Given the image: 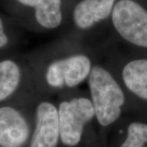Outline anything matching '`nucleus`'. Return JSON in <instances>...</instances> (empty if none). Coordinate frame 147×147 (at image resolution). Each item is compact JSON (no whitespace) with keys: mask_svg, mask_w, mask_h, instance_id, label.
<instances>
[{"mask_svg":"<svg viewBox=\"0 0 147 147\" xmlns=\"http://www.w3.org/2000/svg\"><path fill=\"white\" fill-rule=\"evenodd\" d=\"M87 84L96 122L100 127L114 126L126 115V95L115 74L103 61L100 52Z\"/></svg>","mask_w":147,"mask_h":147,"instance_id":"obj_3","label":"nucleus"},{"mask_svg":"<svg viewBox=\"0 0 147 147\" xmlns=\"http://www.w3.org/2000/svg\"><path fill=\"white\" fill-rule=\"evenodd\" d=\"M30 135L29 122L21 110L10 105L0 107V147H22Z\"/></svg>","mask_w":147,"mask_h":147,"instance_id":"obj_7","label":"nucleus"},{"mask_svg":"<svg viewBox=\"0 0 147 147\" xmlns=\"http://www.w3.org/2000/svg\"><path fill=\"white\" fill-rule=\"evenodd\" d=\"M125 137L119 147H147V122L124 115Z\"/></svg>","mask_w":147,"mask_h":147,"instance_id":"obj_11","label":"nucleus"},{"mask_svg":"<svg viewBox=\"0 0 147 147\" xmlns=\"http://www.w3.org/2000/svg\"><path fill=\"white\" fill-rule=\"evenodd\" d=\"M34 129L30 147H57L60 139V123L56 99L44 94L34 109Z\"/></svg>","mask_w":147,"mask_h":147,"instance_id":"obj_6","label":"nucleus"},{"mask_svg":"<svg viewBox=\"0 0 147 147\" xmlns=\"http://www.w3.org/2000/svg\"><path fill=\"white\" fill-rule=\"evenodd\" d=\"M9 42V38L7 34H6L4 26L2 19L0 18V49L6 47Z\"/></svg>","mask_w":147,"mask_h":147,"instance_id":"obj_12","label":"nucleus"},{"mask_svg":"<svg viewBox=\"0 0 147 147\" xmlns=\"http://www.w3.org/2000/svg\"><path fill=\"white\" fill-rule=\"evenodd\" d=\"M60 123L61 142L66 147L79 146L86 128L96 121L88 92L78 88L65 92L56 98Z\"/></svg>","mask_w":147,"mask_h":147,"instance_id":"obj_4","label":"nucleus"},{"mask_svg":"<svg viewBox=\"0 0 147 147\" xmlns=\"http://www.w3.org/2000/svg\"><path fill=\"white\" fill-rule=\"evenodd\" d=\"M21 4L34 10V18L39 26L55 30L62 23L61 0H17Z\"/></svg>","mask_w":147,"mask_h":147,"instance_id":"obj_9","label":"nucleus"},{"mask_svg":"<svg viewBox=\"0 0 147 147\" xmlns=\"http://www.w3.org/2000/svg\"><path fill=\"white\" fill-rule=\"evenodd\" d=\"M100 51L126 95V115L147 122V55L112 45Z\"/></svg>","mask_w":147,"mask_h":147,"instance_id":"obj_2","label":"nucleus"},{"mask_svg":"<svg viewBox=\"0 0 147 147\" xmlns=\"http://www.w3.org/2000/svg\"><path fill=\"white\" fill-rule=\"evenodd\" d=\"M111 22L126 49L147 55V10L135 0H119Z\"/></svg>","mask_w":147,"mask_h":147,"instance_id":"obj_5","label":"nucleus"},{"mask_svg":"<svg viewBox=\"0 0 147 147\" xmlns=\"http://www.w3.org/2000/svg\"><path fill=\"white\" fill-rule=\"evenodd\" d=\"M21 65L11 59L0 61V102L16 92L22 81Z\"/></svg>","mask_w":147,"mask_h":147,"instance_id":"obj_10","label":"nucleus"},{"mask_svg":"<svg viewBox=\"0 0 147 147\" xmlns=\"http://www.w3.org/2000/svg\"><path fill=\"white\" fill-rule=\"evenodd\" d=\"M99 56L100 48L79 41L53 43L46 51L42 70L44 94L57 96L77 89L87 82Z\"/></svg>","mask_w":147,"mask_h":147,"instance_id":"obj_1","label":"nucleus"},{"mask_svg":"<svg viewBox=\"0 0 147 147\" xmlns=\"http://www.w3.org/2000/svg\"><path fill=\"white\" fill-rule=\"evenodd\" d=\"M115 0H81L73 10V21L77 29L87 31L111 16Z\"/></svg>","mask_w":147,"mask_h":147,"instance_id":"obj_8","label":"nucleus"}]
</instances>
